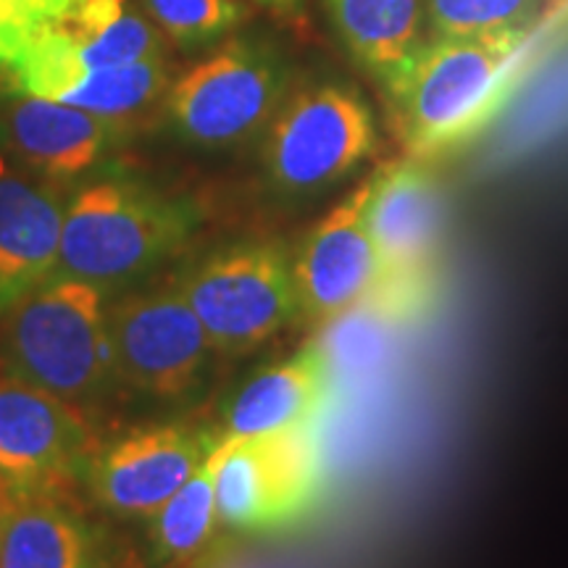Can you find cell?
<instances>
[{"mask_svg":"<svg viewBox=\"0 0 568 568\" xmlns=\"http://www.w3.org/2000/svg\"><path fill=\"white\" fill-rule=\"evenodd\" d=\"M548 34L539 21L487 38L422 42L382 88L389 122L410 159H439L485 130Z\"/></svg>","mask_w":568,"mask_h":568,"instance_id":"cell-1","label":"cell"},{"mask_svg":"<svg viewBox=\"0 0 568 568\" xmlns=\"http://www.w3.org/2000/svg\"><path fill=\"white\" fill-rule=\"evenodd\" d=\"M159 34L126 0H0V77L51 98L80 71L159 59Z\"/></svg>","mask_w":568,"mask_h":568,"instance_id":"cell-2","label":"cell"},{"mask_svg":"<svg viewBox=\"0 0 568 568\" xmlns=\"http://www.w3.org/2000/svg\"><path fill=\"white\" fill-rule=\"evenodd\" d=\"M6 316L13 372L34 387L80 403L101 393L116 368L98 284L55 274Z\"/></svg>","mask_w":568,"mask_h":568,"instance_id":"cell-3","label":"cell"},{"mask_svg":"<svg viewBox=\"0 0 568 568\" xmlns=\"http://www.w3.org/2000/svg\"><path fill=\"white\" fill-rule=\"evenodd\" d=\"M195 211L130 182H95L67 205L59 274L116 284L145 274L193 232Z\"/></svg>","mask_w":568,"mask_h":568,"instance_id":"cell-4","label":"cell"},{"mask_svg":"<svg viewBox=\"0 0 568 568\" xmlns=\"http://www.w3.org/2000/svg\"><path fill=\"white\" fill-rule=\"evenodd\" d=\"M376 151L372 105L347 84H316L280 105L268 122L266 172L284 193H316Z\"/></svg>","mask_w":568,"mask_h":568,"instance_id":"cell-5","label":"cell"},{"mask_svg":"<svg viewBox=\"0 0 568 568\" xmlns=\"http://www.w3.org/2000/svg\"><path fill=\"white\" fill-rule=\"evenodd\" d=\"M180 287L222 353L253 351L297 316L293 266L276 245L226 247Z\"/></svg>","mask_w":568,"mask_h":568,"instance_id":"cell-6","label":"cell"},{"mask_svg":"<svg viewBox=\"0 0 568 568\" xmlns=\"http://www.w3.org/2000/svg\"><path fill=\"white\" fill-rule=\"evenodd\" d=\"M284 95V63L264 45L232 40L174 82L169 113L190 142L224 148L264 130Z\"/></svg>","mask_w":568,"mask_h":568,"instance_id":"cell-7","label":"cell"},{"mask_svg":"<svg viewBox=\"0 0 568 568\" xmlns=\"http://www.w3.org/2000/svg\"><path fill=\"white\" fill-rule=\"evenodd\" d=\"M322 493L311 429L264 437H222L216 510L224 527L268 531L308 514Z\"/></svg>","mask_w":568,"mask_h":568,"instance_id":"cell-8","label":"cell"},{"mask_svg":"<svg viewBox=\"0 0 568 568\" xmlns=\"http://www.w3.org/2000/svg\"><path fill=\"white\" fill-rule=\"evenodd\" d=\"M92 429L74 403L24 379L0 382V485L13 500L55 497L80 479Z\"/></svg>","mask_w":568,"mask_h":568,"instance_id":"cell-9","label":"cell"},{"mask_svg":"<svg viewBox=\"0 0 568 568\" xmlns=\"http://www.w3.org/2000/svg\"><path fill=\"white\" fill-rule=\"evenodd\" d=\"M113 366L142 393L174 397L201 379L211 339L182 287L124 297L109 311Z\"/></svg>","mask_w":568,"mask_h":568,"instance_id":"cell-10","label":"cell"},{"mask_svg":"<svg viewBox=\"0 0 568 568\" xmlns=\"http://www.w3.org/2000/svg\"><path fill=\"white\" fill-rule=\"evenodd\" d=\"M368 187L366 180L326 213L290 264L297 314L305 322L332 324L382 293H393L366 226Z\"/></svg>","mask_w":568,"mask_h":568,"instance_id":"cell-11","label":"cell"},{"mask_svg":"<svg viewBox=\"0 0 568 568\" xmlns=\"http://www.w3.org/2000/svg\"><path fill=\"white\" fill-rule=\"evenodd\" d=\"M366 201V226L393 293L422 297V280L443 245L445 203L426 161L403 159L382 166Z\"/></svg>","mask_w":568,"mask_h":568,"instance_id":"cell-12","label":"cell"},{"mask_svg":"<svg viewBox=\"0 0 568 568\" xmlns=\"http://www.w3.org/2000/svg\"><path fill=\"white\" fill-rule=\"evenodd\" d=\"M219 437L190 426H153L132 432L92 453L84 479L113 516L153 518L195 474Z\"/></svg>","mask_w":568,"mask_h":568,"instance_id":"cell-13","label":"cell"},{"mask_svg":"<svg viewBox=\"0 0 568 568\" xmlns=\"http://www.w3.org/2000/svg\"><path fill=\"white\" fill-rule=\"evenodd\" d=\"M63 213L51 190L0 174V316L59 274Z\"/></svg>","mask_w":568,"mask_h":568,"instance_id":"cell-14","label":"cell"},{"mask_svg":"<svg viewBox=\"0 0 568 568\" xmlns=\"http://www.w3.org/2000/svg\"><path fill=\"white\" fill-rule=\"evenodd\" d=\"M322 345H308L284 364L253 376L226 414L230 437H264L276 432L311 429L332 389Z\"/></svg>","mask_w":568,"mask_h":568,"instance_id":"cell-15","label":"cell"},{"mask_svg":"<svg viewBox=\"0 0 568 568\" xmlns=\"http://www.w3.org/2000/svg\"><path fill=\"white\" fill-rule=\"evenodd\" d=\"M116 119L98 116L48 98L21 95L9 113V134L17 151L38 172L59 182L74 180L95 166L116 140Z\"/></svg>","mask_w":568,"mask_h":568,"instance_id":"cell-16","label":"cell"},{"mask_svg":"<svg viewBox=\"0 0 568 568\" xmlns=\"http://www.w3.org/2000/svg\"><path fill=\"white\" fill-rule=\"evenodd\" d=\"M0 568H103L92 529L55 497L17 500L0 529Z\"/></svg>","mask_w":568,"mask_h":568,"instance_id":"cell-17","label":"cell"},{"mask_svg":"<svg viewBox=\"0 0 568 568\" xmlns=\"http://www.w3.org/2000/svg\"><path fill=\"white\" fill-rule=\"evenodd\" d=\"M332 24L355 61L379 88L422 45L424 0H324Z\"/></svg>","mask_w":568,"mask_h":568,"instance_id":"cell-18","label":"cell"},{"mask_svg":"<svg viewBox=\"0 0 568 568\" xmlns=\"http://www.w3.org/2000/svg\"><path fill=\"white\" fill-rule=\"evenodd\" d=\"M219 464H222V437L213 445L195 474L169 503L153 516L151 545L153 556L161 564H184L209 548L213 531H216L219 510H216V477Z\"/></svg>","mask_w":568,"mask_h":568,"instance_id":"cell-19","label":"cell"},{"mask_svg":"<svg viewBox=\"0 0 568 568\" xmlns=\"http://www.w3.org/2000/svg\"><path fill=\"white\" fill-rule=\"evenodd\" d=\"M169 74L159 59L124 63V67L80 71L59 84L48 101L74 105L105 119H124L153 103L166 90Z\"/></svg>","mask_w":568,"mask_h":568,"instance_id":"cell-20","label":"cell"},{"mask_svg":"<svg viewBox=\"0 0 568 568\" xmlns=\"http://www.w3.org/2000/svg\"><path fill=\"white\" fill-rule=\"evenodd\" d=\"M545 0H424L432 38L471 40L539 24Z\"/></svg>","mask_w":568,"mask_h":568,"instance_id":"cell-21","label":"cell"},{"mask_svg":"<svg viewBox=\"0 0 568 568\" xmlns=\"http://www.w3.org/2000/svg\"><path fill=\"white\" fill-rule=\"evenodd\" d=\"M151 19L180 45L219 40L247 19L240 0H145Z\"/></svg>","mask_w":568,"mask_h":568,"instance_id":"cell-22","label":"cell"},{"mask_svg":"<svg viewBox=\"0 0 568 568\" xmlns=\"http://www.w3.org/2000/svg\"><path fill=\"white\" fill-rule=\"evenodd\" d=\"M251 3L280 19H301L305 11V0H251Z\"/></svg>","mask_w":568,"mask_h":568,"instance_id":"cell-23","label":"cell"},{"mask_svg":"<svg viewBox=\"0 0 568 568\" xmlns=\"http://www.w3.org/2000/svg\"><path fill=\"white\" fill-rule=\"evenodd\" d=\"M542 27L548 32H556L558 27H564V24H568V0H552V6L550 9H545V13H542Z\"/></svg>","mask_w":568,"mask_h":568,"instance_id":"cell-24","label":"cell"},{"mask_svg":"<svg viewBox=\"0 0 568 568\" xmlns=\"http://www.w3.org/2000/svg\"><path fill=\"white\" fill-rule=\"evenodd\" d=\"M13 503H17V500H13L9 489L0 485V529H3V521H6V516H9V510H11Z\"/></svg>","mask_w":568,"mask_h":568,"instance_id":"cell-25","label":"cell"}]
</instances>
